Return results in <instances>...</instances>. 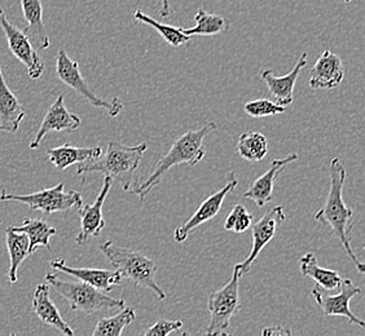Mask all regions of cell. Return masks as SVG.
<instances>
[{
	"label": "cell",
	"instance_id": "1",
	"mask_svg": "<svg viewBox=\"0 0 365 336\" xmlns=\"http://www.w3.org/2000/svg\"><path fill=\"white\" fill-rule=\"evenodd\" d=\"M330 187L327 201L322 209L315 212L314 219L322 224L329 225L330 229L344 252L349 255L360 274H364L365 266L352 250L351 233L354 229V210L349 209L344 201V185L346 169L339 158H333L329 164Z\"/></svg>",
	"mask_w": 365,
	"mask_h": 336
},
{
	"label": "cell",
	"instance_id": "2",
	"mask_svg": "<svg viewBox=\"0 0 365 336\" xmlns=\"http://www.w3.org/2000/svg\"><path fill=\"white\" fill-rule=\"evenodd\" d=\"M215 130H218L217 123L209 122L198 130H192L182 133L179 139L174 141L169 153L158 161L152 175L149 176L145 182H141L140 185H138L135 189L130 190L128 193H133L135 196H139V199L143 202L145 196L155 189L171 168L175 167L178 164L196 166L197 163L204 159L205 152H206L204 145L205 139Z\"/></svg>",
	"mask_w": 365,
	"mask_h": 336
},
{
	"label": "cell",
	"instance_id": "3",
	"mask_svg": "<svg viewBox=\"0 0 365 336\" xmlns=\"http://www.w3.org/2000/svg\"><path fill=\"white\" fill-rule=\"evenodd\" d=\"M147 142H141L134 147H126L120 142L110 140L108 142L106 153L96 159L79 163L77 175L86 176L92 172H100L118 182L123 191L128 193L133 187L135 171L139 167L143 155L147 152Z\"/></svg>",
	"mask_w": 365,
	"mask_h": 336
},
{
	"label": "cell",
	"instance_id": "4",
	"mask_svg": "<svg viewBox=\"0 0 365 336\" xmlns=\"http://www.w3.org/2000/svg\"><path fill=\"white\" fill-rule=\"evenodd\" d=\"M98 248L110 261L113 268L120 272L122 278L131 280L136 288L153 291L160 300L168 298L166 293L155 282L158 266L155 260L148 258L143 252L117 246L113 241H106Z\"/></svg>",
	"mask_w": 365,
	"mask_h": 336
},
{
	"label": "cell",
	"instance_id": "5",
	"mask_svg": "<svg viewBox=\"0 0 365 336\" xmlns=\"http://www.w3.org/2000/svg\"><path fill=\"white\" fill-rule=\"evenodd\" d=\"M46 280L51 288H55L58 294L68 301L71 310L92 315L101 310L122 309L126 303L122 299H114L108 293L92 288L91 285L79 282H66L60 280L56 274H46Z\"/></svg>",
	"mask_w": 365,
	"mask_h": 336
},
{
	"label": "cell",
	"instance_id": "6",
	"mask_svg": "<svg viewBox=\"0 0 365 336\" xmlns=\"http://www.w3.org/2000/svg\"><path fill=\"white\" fill-rule=\"evenodd\" d=\"M240 273L237 264L233 266L231 280L223 288L211 293L207 301V310L210 321L207 326V335H228L225 330L230 327L233 315L241 309L240 303Z\"/></svg>",
	"mask_w": 365,
	"mask_h": 336
},
{
	"label": "cell",
	"instance_id": "7",
	"mask_svg": "<svg viewBox=\"0 0 365 336\" xmlns=\"http://www.w3.org/2000/svg\"><path fill=\"white\" fill-rule=\"evenodd\" d=\"M1 202H20L26 204L33 211H41L47 215L79 209L83 204V198L76 191H65V184L58 182L53 188L34 191L30 194H14L6 190L0 191Z\"/></svg>",
	"mask_w": 365,
	"mask_h": 336
},
{
	"label": "cell",
	"instance_id": "8",
	"mask_svg": "<svg viewBox=\"0 0 365 336\" xmlns=\"http://www.w3.org/2000/svg\"><path fill=\"white\" fill-rule=\"evenodd\" d=\"M56 74L57 78L63 84L71 87L73 91L77 92L78 95L85 98L90 105L104 109L112 118L120 115L123 109V103L120 98L106 100V98H98V95L92 91L91 87L87 84L85 78L82 77L79 70V63L71 60L69 55L66 53V51L63 48L58 49L57 52Z\"/></svg>",
	"mask_w": 365,
	"mask_h": 336
},
{
	"label": "cell",
	"instance_id": "9",
	"mask_svg": "<svg viewBox=\"0 0 365 336\" xmlns=\"http://www.w3.org/2000/svg\"><path fill=\"white\" fill-rule=\"evenodd\" d=\"M0 28L3 30L7 38L8 48L20 63L28 68L29 77L31 79H39L46 70V65L38 55V51L30 42L24 30L16 28L12 22H9L4 11L0 8Z\"/></svg>",
	"mask_w": 365,
	"mask_h": 336
},
{
	"label": "cell",
	"instance_id": "10",
	"mask_svg": "<svg viewBox=\"0 0 365 336\" xmlns=\"http://www.w3.org/2000/svg\"><path fill=\"white\" fill-rule=\"evenodd\" d=\"M237 185H239L237 176L235 172H231L228 175V180L225 182V187L218 191H215L214 194H211L210 196H207L204 202L198 206V209L195 211V214L184 224L176 228L174 231V241L176 243H184L187 238L190 237L192 231L217 216L220 212L222 206H223L225 196L236 189Z\"/></svg>",
	"mask_w": 365,
	"mask_h": 336
},
{
	"label": "cell",
	"instance_id": "11",
	"mask_svg": "<svg viewBox=\"0 0 365 336\" xmlns=\"http://www.w3.org/2000/svg\"><path fill=\"white\" fill-rule=\"evenodd\" d=\"M361 294V290L352 283L351 280L344 278L339 293L336 295H329L324 293L320 288H312L311 296L317 304V307L323 312L324 315H341L346 317L349 322L358 326L360 329H365V322L354 315L350 309V301L352 298Z\"/></svg>",
	"mask_w": 365,
	"mask_h": 336
},
{
	"label": "cell",
	"instance_id": "12",
	"mask_svg": "<svg viewBox=\"0 0 365 336\" xmlns=\"http://www.w3.org/2000/svg\"><path fill=\"white\" fill-rule=\"evenodd\" d=\"M113 182L110 177L104 176L103 187L98 191L95 202L92 204H82L78 209L79 220H81V231L76 237L77 245H85L90 239L98 238L106 228V219L103 215V207L106 204V196L112 189Z\"/></svg>",
	"mask_w": 365,
	"mask_h": 336
},
{
	"label": "cell",
	"instance_id": "13",
	"mask_svg": "<svg viewBox=\"0 0 365 336\" xmlns=\"http://www.w3.org/2000/svg\"><path fill=\"white\" fill-rule=\"evenodd\" d=\"M285 220H287V216H285V212H284V207L276 206L266 215L260 217L259 220L253 225V229H252L253 243H252V248H250L247 258L237 264L240 273L242 275L249 274L254 261L259 256V253L263 251V248L272 241L279 225L282 224Z\"/></svg>",
	"mask_w": 365,
	"mask_h": 336
},
{
	"label": "cell",
	"instance_id": "14",
	"mask_svg": "<svg viewBox=\"0 0 365 336\" xmlns=\"http://www.w3.org/2000/svg\"><path fill=\"white\" fill-rule=\"evenodd\" d=\"M82 125V120L77 114L69 112L65 106L63 95H58L55 103L49 106L42 120V125L36 131L34 139L29 144L31 150L41 147L44 136L49 132H73Z\"/></svg>",
	"mask_w": 365,
	"mask_h": 336
},
{
	"label": "cell",
	"instance_id": "15",
	"mask_svg": "<svg viewBox=\"0 0 365 336\" xmlns=\"http://www.w3.org/2000/svg\"><path fill=\"white\" fill-rule=\"evenodd\" d=\"M307 61H309V55H307V52H303L299 60L295 63L293 70L282 77L274 75V71L271 69H263L259 71L262 80L266 83L269 95L274 98L272 101L279 105L285 106V107L293 103L295 83H297L303 68H306Z\"/></svg>",
	"mask_w": 365,
	"mask_h": 336
},
{
	"label": "cell",
	"instance_id": "16",
	"mask_svg": "<svg viewBox=\"0 0 365 336\" xmlns=\"http://www.w3.org/2000/svg\"><path fill=\"white\" fill-rule=\"evenodd\" d=\"M49 266L58 272L68 274L85 283L91 285L92 288H98L104 293H110L113 288L120 285L122 280L118 271H109V269H98V268H76L69 266L63 259L52 260Z\"/></svg>",
	"mask_w": 365,
	"mask_h": 336
},
{
	"label": "cell",
	"instance_id": "17",
	"mask_svg": "<svg viewBox=\"0 0 365 336\" xmlns=\"http://www.w3.org/2000/svg\"><path fill=\"white\" fill-rule=\"evenodd\" d=\"M344 68L342 58L330 52L323 51L314 65L309 77V87L312 90H334L342 83Z\"/></svg>",
	"mask_w": 365,
	"mask_h": 336
},
{
	"label": "cell",
	"instance_id": "18",
	"mask_svg": "<svg viewBox=\"0 0 365 336\" xmlns=\"http://www.w3.org/2000/svg\"><path fill=\"white\" fill-rule=\"evenodd\" d=\"M298 154L290 153L282 159H274L271 162V166L263 175L258 177L255 182L244 191L242 196L246 199L253 201L258 207H264L268 202L272 199L274 193V182L277 176L280 174L281 169L285 167L289 163L297 161Z\"/></svg>",
	"mask_w": 365,
	"mask_h": 336
},
{
	"label": "cell",
	"instance_id": "19",
	"mask_svg": "<svg viewBox=\"0 0 365 336\" xmlns=\"http://www.w3.org/2000/svg\"><path fill=\"white\" fill-rule=\"evenodd\" d=\"M31 309L44 325L56 329L63 335H74V331L68 323L63 321L55 303L49 296V285L41 283L36 286L33 295V301H31Z\"/></svg>",
	"mask_w": 365,
	"mask_h": 336
},
{
	"label": "cell",
	"instance_id": "20",
	"mask_svg": "<svg viewBox=\"0 0 365 336\" xmlns=\"http://www.w3.org/2000/svg\"><path fill=\"white\" fill-rule=\"evenodd\" d=\"M25 118V109L8 87L0 66V131L16 133Z\"/></svg>",
	"mask_w": 365,
	"mask_h": 336
},
{
	"label": "cell",
	"instance_id": "21",
	"mask_svg": "<svg viewBox=\"0 0 365 336\" xmlns=\"http://www.w3.org/2000/svg\"><path fill=\"white\" fill-rule=\"evenodd\" d=\"M22 14L28 22L24 33L28 36L36 51H46L51 46L48 33L43 22V6L41 0H20Z\"/></svg>",
	"mask_w": 365,
	"mask_h": 336
},
{
	"label": "cell",
	"instance_id": "22",
	"mask_svg": "<svg viewBox=\"0 0 365 336\" xmlns=\"http://www.w3.org/2000/svg\"><path fill=\"white\" fill-rule=\"evenodd\" d=\"M101 154L103 149L100 147H78L71 144H63L61 147L47 150L49 162L60 171H65L73 164L96 159Z\"/></svg>",
	"mask_w": 365,
	"mask_h": 336
},
{
	"label": "cell",
	"instance_id": "23",
	"mask_svg": "<svg viewBox=\"0 0 365 336\" xmlns=\"http://www.w3.org/2000/svg\"><path fill=\"white\" fill-rule=\"evenodd\" d=\"M299 271L303 277L315 280L319 288H323L324 291L338 290L344 280V277H341L337 271H331L319 266L317 256L312 252H307L299 259Z\"/></svg>",
	"mask_w": 365,
	"mask_h": 336
},
{
	"label": "cell",
	"instance_id": "24",
	"mask_svg": "<svg viewBox=\"0 0 365 336\" xmlns=\"http://www.w3.org/2000/svg\"><path fill=\"white\" fill-rule=\"evenodd\" d=\"M12 231L26 234L29 239V252L30 255L39 248L46 247L51 250V238L56 236L57 231L42 219H25L22 225L9 226Z\"/></svg>",
	"mask_w": 365,
	"mask_h": 336
},
{
	"label": "cell",
	"instance_id": "25",
	"mask_svg": "<svg viewBox=\"0 0 365 336\" xmlns=\"http://www.w3.org/2000/svg\"><path fill=\"white\" fill-rule=\"evenodd\" d=\"M6 245L9 253V269L7 278L11 285H14L19 280V268L24 260L30 255L29 252V239L26 234L14 231L8 226L6 229Z\"/></svg>",
	"mask_w": 365,
	"mask_h": 336
},
{
	"label": "cell",
	"instance_id": "26",
	"mask_svg": "<svg viewBox=\"0 0 365 336\" xmlns=\"http://www.w3.org/2000/svg\"><path fill=\"white\" fill-rule=\"evenodd\" d=\"M196 25L192 28H180L188 36H212L225 34L230 30V23L220 14H207L204 9H198L195 16Z\"/></svg>",
	"mask_w": 365,
	"mask_h": 336
},
{
	"label": "cell",
	"instance_id": "27",
	"mask_svg": "<svg viewBox=\"0 0 365 336\" xmlns=\"http://www.w3.org/2000/svg\"><path fill=\"white\" fill-rule=\"evenodd\" d=\"M268 141L259 132L242 133L237 141V153L249 162H260L267 155Z\"/></svg>",
	"mask_w": 365,
	"mask_h": 336
},
{
	"label": "cell",
	"instance_id": "28",
	"mask_svg": "<svg viewBox=\"0 0 365 336\" xmlns=\"http://www.w3.org/2000/svg\"><path fill=\"white\" fill-rule=\"evenodd\" d=\"M136 312L134 308L123 307L118 315L101 318L92 331L93 336H120L128 325L134 322Z\"/></svg>",
	"mask_w": 365,
	"mask_h": 336
},
{
	"label": "cell",
	"instance_id": "29",
	"mask_svg": "<svg viewBox=\"0 0 365 336\" xmlns=\"http://www.w3.org/2000/svg\"><path fill=\"white\" fill-rule=\"evenodd\" d=\"M134 17L136 21L147 23L148 26L155 28L157 33L161 34L162 38L166 41V43H169L170 46H173L174 48H178V47H180L182 44H187V43L190 42V36H185L182 33V28L158 22L155 19H152L150 16L144 14L140 9H138L135 12Z\"/></svg>",
	"mask_w": 365,
	"mask_h": 336
},
{
	"label": "cell",
	"instance_id": "30",
	"mask_svg": "<svg viewBox=\"0 0 365 336\" xmlns=\"http://www.w3.org/2000/svg\"><path fill=\"white\" fill-rule=\"evenodd\" d=\"M252 223L253 215L242 204H236L228 216L225 217V229L236 234H242L252 228Z\"/></svg>",
	"mask_w": 365,
	"mask_h": 336
},
{
	"label": "cell",
	"instance_id": "31",
	"mask_svg": "<svg viewBox=\"0 0 365 336\" xmlns=\"http://www.w3.org/2000/svg\"><path fill=\"white\" fill-rule=\"evenodd\" d=\"M244 110L249 117L258 120V118H266V117L282 114V112H287V107L279 105L274 101H271L267 98H258V100L246 103Z\"/></svg>",
	"mask_w": 365,
	"mask_h": 336
},
{
	"label": "cell",
	"instance_id": "32",
	"mask_svg": "<svg viewBox=\"0 0 365 336\" xmlns=\"http://www.w3.org/2000/svg\"><path fill=\"white\" fill-rule=\"evenodd\" d=\"M182 321H170V320H160L157 321L155 325L149 326L148 329L144 331L145 336H168L175 331H179L182 329Z\"/></svg>",
	"mask_w": 365,
	"mask_h": 336
},
{
	"label": "cell",
	"instance_id": "33",
	"mask_svg": "<svg viewBox=\"0 0 365 336\" xmlns=\"http://www.w3.org/2000/svg\"><path fill=\"white\" fill-rule=\"evenodd\" d=\"M262 334L266 336H284L290 335L292 331L284 326H274V327H266L262 330Z\"/></svg>",
	"mask_w": 365,
	"mask_h": 336
},
{
	"label": "cell",
	"instance_id": "34",
	"mask_svg": "<svg viewBox=\"0 0 365 336\" xmlns=\"http://www.w3.org/2000/svg\"><path fill=\"white\" fill-rule=\"evenodd\" d=\"M161 1H162L161 17H163V19H166V17H169V14H170L169 0H161Z\"/></svg>",
	"mask_w": 365,
	"mask_h": 336
},
{
	"label": "cell",
	"instance_id": "35",
	"mask_svg": "<svg viewBox=\"0 0 365 336\" xmlns=\"http://www.w3.org/2000/svg\"><path fill=\"white\" fill-rule=\"evenodd\" d=\"M344 1H346V3H350V1H352V0H344Z\"/></svg>",
	"mask_w": 365,
	"mask_h": 336
}]
</instances>
